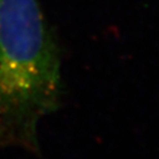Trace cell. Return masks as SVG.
I'll return each instance as SVG.
<instances>
[{
  "label": "cell",
  "instance_id": "6da1fadb",
  "mask_svg": "<svg viewBox=\"0 0 159 159\" xmlns=\"http://www.w3.org/2000/svg\"><path fill=\"white\" fill-rule=\"evenodd\" d=\"M61 96V57L39 1L0 0V148L37 152Z\"/></svg>",
  "mask_w": 159,
  "mask_h": 159
}]
</instances>
